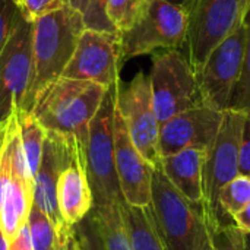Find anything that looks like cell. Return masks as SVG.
I'll list each match as a JSON object with an SVG mask.
<instances>
[{
	"mask_svg": "<svg viewBox=\"0 0 250 250\" xmlns=\"http://www.w3.org/2000/svg\"><path fill=\"white\" fill-rule=\"evenodd\" d=\"M105 91L94 82L59 78L38 97L31 113L47 132L75 136L85 145Z\"/></svg>",
	"mask_w": 250,
	"mask_h": 250,
	"instance_id": "obj_2",
	"label": "cell"
},
{
	"mask_svg": "<svg viewBox=\"0 0 250 250\" xmlns=\"http://www.w3.org/2000/svg\"><path fill=\"white\" fill-rule=\"evenodd\" d=\"M231 220H233V224L240 231H243L245 234H250V202L242 211H239Z\"/></svg>",
	"mask_w": 250,
	"mask_h": 250,
	"instance_id": "obj_33",
	"label": "cell"
},
{
	"mask_svg": "<svg viewBox=\"0 0 250 250\" xmlns=\"http://www.w3.org/2000/svg\"><path fill=\"white\" fill-rule=\"evenodd\" d=\"M104 4H105V0H89L88 7L83 13L85 26L91 29H98V31L116 32L105 16Z\"/></svg>",
	"mask_w": 250,
	"mask_h": 250,
	"instance_id": "obj_29",
	"label": "cell"
},
{
	"mask_svg": "<svg viewBox=\"0 0 250 250\" xmlns=\"http://www.w3.org/2000/svg\"><path fill=\"white\" fill-rule=\"evenodd\" d=\"M85 28L83 15L69 4L32 22V73L23 111L31 113L38 97L62 78Z\"/></svg>",
	"mask_w": 250,
	"mask_h": 250,
	"instance_id": "obj_1",
	"label": "cell"
},
{
	"mask_svg": "<svg viewBox=\"0 0 250 250\" xmlns=\"http://www.w3.org/2000/svg\"><path fill=\"white\" fill-rule=\"evenodd\" d=\"M218 201L223 212L229 218H233L250 202V176H236L223 188Z\"/></svg>",
	"mask_w": 250,
	"mask_h": 250,
	"instance_id": "obj_24",
	"label": "cell"
},
{
	"mask_svg": "<svg viewBox=\"0 0 250 250\" xmlns=\"http://www.w3.org/2000/svg\"><path fill=\"white\" fill-rule=\"evenodd\" d=\"M207 151L188 148L161 158V170L173 186L196 208L204 205L202 167Z\"/></svg>",
	"mask_w": 250,
	"mask_h": 250,
	"instance_id": "obj_17",
	"label": "cell"
},
{
	"mask_svg": "<svg viewBox=\"0 0 250 250\" xmlns=\"http://www.w3.org/2000/svg\"><path fill=\"white\" fill-rule=\"evenodd\" d=\"M32 22L18 16L12 34L0 51V125L21 111L32 73Z\"/></svg>",
	"mask_w": 250,
	"mask_h": 250,
	"instance_id": "obj_10",
	"label": "cell"
},
{
	"mask_svg": "<svg viewBox=\"0 0 250 250\" xmlns=\"http://www.w3.org/2000/svg\"><path fill=\"white\" fill-rule=\"evenodd\" d=\"M195 250H215L211 231L208 230L207 224L204 226V229H202V231L199 234V240H198V245H196V249Z\"/></svg>",
	"mask_w": 250,
	"mask_h": 250,
	"instance_id": "obj_35",
	"label": "cell"
},
{
	"mask_svg": "<svg viewBox=\"0 0 250 250\" xmlns=\"http://www.w3.org/2000/svg\"><path fill=\"white\" fill-rule=\"evenodd\" d=\"M114 163L123 201L133 207H148L154 167L133 145L117 107L114 113Z\"/></svg>",
	"mask_w": 250,
	"mask_h": 250,
	"instance_id": "obj_14",
	"label": "cell"
},
{
	"mask_svg": "<svg viewBox=\"0 0 250 250\" xmlns=\"http://www.w3.org/2000/svg\"><path fill=\"white\" fill-rule=\"evenodd\" d=\"M149 82L160 125L185 110L202 104L196 73L189 59L179 50H164L152 54Z\"/></svg>",
	"mask_w": 250,
	"mask_h": 250,
	"instance_id": "obj_8",
	"label": "cell"
},
{
	"mask_svg": "<svg viewBox=\"0 0 250 250\" xmlns=\"http://www.w3.org/2000/svg\"><path fill=\"white\" fill-rule=\"evenodd\" d=\"M189 12L168 0H148L138 21L119 34L123 63L145 54L179 50L188 38Z\"/></svg>",
	"mask_w": 250,
	"mask_h": 250,
	"instance_id": "obj_5",
	"label": "cell"
},
{
	"mask_svg": "<svg viewBox=\"0 0 250 250\" xmlns=\"http://www.w3.org/2000/svg\"><path fill=\"white\" fill-rule=\"evenodd\" d=\"M0 129H1V125H0Z\"/></svg>",
	"mask_w": 250,
	"mask_h": 250,
	"instance_id": "obj_40",
	"label": "cell"
},
{
	"mask_svg": "<svg viewBox=\"0 0 250 250\" xmlns=\"http://www.w3.org/2000/svg\"><path fill=\"white\" fill-rule=\"evenodd\" d=\"M215 250H243L245 233L240 231L233 223L209 230Z\"/></svg>",
	"mask_w": 250,
	"mask_h": 250,
	"instance_id": "obj_28",
	"label": "cell"
},
{
	"mask_svg": "<svg viewBox=\"0 0 250 250\" xmlns=\"http://www.w3.org/2000/svg\"><path fill=\"white\" fill-rule=\"evenodd\" d=\"M245 117L246 113L243 111L233 108L224 111L220 130L205 155L202 167V211L208 230H215L221 226L231 224L229 221L231 218L223 212L218 199L223 188L240 174L239 154Z\"/></svg>",
	"mask_w": 250,
	"mask_h": 250,
	"instance_id": "obj_3",
	"label": "cell"
},
{
	"mask_svg": "<svg viewBox=\"0 0 250 250\" xmlns=\"http://www.w3.org/2000/svg\"><path fill=\"white\" fill-rule=\"evenodd\" d=\"M246 26V47H245V57H243V66H242V73L240 79L231 101L230 108L250 113V6L248 9V13L243 21Z\"/></svg>",
	"mask_w": 250,
	"mask_h": 250,
	"instance_id": "obj_25",
	"label": "cell"
},
{
	"mask_svg": "<svg viewBox=\"0 0 250 250\" xmlns=\"http://www.w3.org/2000/svg\"><path fill=\"white\" fill-rule=\"evenodd\" d=\"M70 135H62L54 132H47L42 155L37 174L34 176V201L35 204L53 223L57 239L63 237L72 230L70 226L62 217L57 199V183L59 174L64 161L67 141Z\"/></svg>",
	"mask_w": 250,
	"mask_h": 250,
	"instance_id": "obj_16",
	"label": "cell"
},
{
	"mask_svg": "<svg viewBox=\"0 0 250 250\" xmlns=\"http://www.w3.org/2000/svg\"><path fill=\"white\" fill-rule=\"evenodd\" d=\"M245 47L246 26L243 23L211 51L196 75L204 105L220 111L230 108L242 73Z\"/></svg>",
	"mask_w": 250,
	"mask_h": 250,
	"instance_id": "obj_11",
	"label": "cell"
},
{
	"mask_svg": "<svg viewBox=\"0 0 250 250\" xmlns=\"http://www.w3.org/2000/svg\"><path fill=\"white\" fill-rule=\"evenodd\" d=\"M28 230L34 250H59V239L50 218L35 205H31L28 214Z\"/></svg>",
	"mask_w": 250,
	"mask_h": 250,
	"instance_id": "obj_22",
	"label": "cell"
},
{
	"mask_svg": "<svg viewBox=\"0 0 250 250\" xmlns=\"http://www.w3.org/2000/svg\"><path fill=\"white\" fill-rule=\"evenodd\" d=\"M122 64L119 34L85 28L62 78L94 82L108 88L120 81Z\"/></svg>",
	"mask_w": 250,
	"mask_h": 250,
	"instance_id": "obj_12",
	"label": "cell"
},
{
	"mask_svg": "<svg viewBox=\"0 0 250 250\" xmlns=\"http://www.w3.org/2000/svg\"><path fill=\"white\" fill-rule=\"evenodd\" d=\"M151 209L166 250H195L205 226L204 211L192 205L167 179L161 167L151 179Z\"/></svg>",
	"mask_w": 250,
	"mask_h": 250,
	"instance_id": "obj_6",
	"label": "cell"
},
{
	"mask_svg": "<svg viewBox=\"0 0 250 250\" xmlns=\"http://www.w3.org/2000/svg\"><path fill=\"white\" fill-rule=\"evenodd\" d=\"M223 117L224 111L201 104L166 120L160 125L161 158L188 148L208 151L220 130Z\"/></svg>",
	"mask_w": 250,
	"mask_h": 250,
	"instance_id": "obj_13",
	"label": "cell"
},
{
	"mask_svg": "<svg viewBox=\"0 0 250 250\" xmlns=\"http://www.w3.org/2000/svg\"><path fill=\"white\" fill-rule=\"evenodd\" d=\"M59 250H82L73 227L69 233L59 239Z\"/></svg>",
	"mask_w": 250,
	"mask_h": 250,
	"instance_id": "obj_34",
	"label": "cell"
},
{
	"mask_svg": "<svg viewBox=\"0 0 250 250\" xmlns=\"http://www.w3.org/2000/svg\"><path fill=\"white\" fill-rule=\"evenodd\" d=\"M7 246H9V243H7V240L1 231V227H0V250H7Z\"/></svg>",
	"mask_w": 250,
	"mask_h": 250,
	"instance_id": "obj_38",
	"label": "cell"
},
{
	"mask_svg": "<svg viewBox=\"0 0 250 250\" xmlns=\"http://www.w3.org/2000/svg\"><path fill=\"white\" fill-rule=\"evenodd\" d=\"M7 250H34L32 249V243H31V236H29L28 224H25L19 230V233L9 242Z\"/></svg>",
	"mask_w": 250,
	"mask_h": 250,
	"instance_id": "obj_32",
	"label": "cell"
},
{
	"mask_svg": "<svg viewBox=\"0 0 250 250\" xmlns=\"http://www.w3.org/2000/svg\"><path fill=\"white\" fill-rule=\"evenodd\" d=\"M120 209L129 233L132 250H166L149 207H133L122 201Z\"/></svg>",
	"mask_w": 250,
	"mask_h": 250,
	"instance_id": "obj_19",
	"label": "cell"
},
{
	"mask_svg": "<svg viewBox=\"0 0 250 250\" xmlns=\"http://www.w3.org/2000/svg\"><path fill=\"white\" fill-rule=\"evenodd\" d=\"M116 107L141 155L154 168L161 167L160 123L154 110L149 75L138 72L127 85L120 82Z\"/></svg>",
	"mask_w": 250,
	"mask_h": 250,
	"instance_id": "obj_9",
	"label": "cell"
},
{
	"mask_svg": "<svg viewBox=\"0 0 250 250\" xmlns=\"http://www.w3.org/2000/svg\"><path fill=\"white\" fill-rule=\"evenodd\" d=\"M75 233L78 236L79 245L82 250H105L104 242L101 239V234L98 231L95 218L92 212L89 211L88 215H85L78 224L73 226Z\"/></svg>",
	"mask_w": 250,
	"mask_h": 250,
	"instance_id": "obj_26",
	"label": "cell"
},
{
	"mask_svg": "<svg viewBox=\"0 0 250 250\" xmlns=\"http://www.w3.org/2000/svg\"><path fill=\"white\" fill-rule=\"evenodd\" d=\"M119 83L120 81L107 88L101 105L88 129L85 168L92 193V208L123 201L114 163V113Z\"/></svg>",
	"mask_w": 250,
	"mask_h": 250,
	"instance_id": "obj_4",
	"label": "cell"
},
{
	"mask_svg": "<svg viewBox=\"0 0 250 250\" xmlns=\"http://www.w3.org/2000/svg\"><path fill=\"white\" fill-rule=\"evenodd\" d=\"M18 16V7L13 0H0V51L6 45L15 21Z\"/></svg>",
	"mask_w": 250,
	"mask_h": 250,
	"instance_id": "obj_30",
	"label": "cell"
},
{
	"mask_svg": "<svg viewBox=\"0 0 250 250\" xmlns=\"http://www.w3.org/2000/svg\"><path fill=\"white\" fill-rule=\"evenodd\" d=\"M105 250H132L120 202L91 209Z\"/></svg>",
	"mask_w": 250,
	"mask_h": 250,
	"instance_id": "obj_20",
	"label": "cell"
},
{
	"mask_svg": "<svg viewBox=\"0 0 250 250\" xmlns=\"http://www.w3.org/2000/svg\"><path fill=\"white\" fill-rule=\"evenodd\" d=\"M239 171L240 174L250 176V113H246L242 141H240V154H239Z\"/></svg>",
	"mask_w": 250,
	"mask_h": 250,
	"instance_id": "obj_31",
	"label": "cell"
},
{
	"mask_svg": "<svg viewBox=\"0 0 250 250\" xmlns=\"http://www.w3.org/2000/svg\"><path fill=\"white\" fill-rule=\"evenodd\" d=\"M66 3L83 15V13H85V10H86V7H88L89 0H66Z\"/></svg>",
	"mask_w": 250,
	"mask_h": 250,
	"instance_id": "obj_36",
	"label": "cell"
},
{
	"mask_svg": "<svg viewBox=\"0 0 250 250\" xmlns=\"http://www.w3.org/2000/svg\"><path fill=\"white\" fill-rule=\"evenodd\" d=\"M32 201L34 192L16 174H12L0 202V227L7 243L26 224Z\"/></svg>",
	"mask_w": 250,
	"mask_h": 250,
	"instance_id": "obj_18",
	"label": "cell"
},
{
	"mask_svg": "<svg viewBox=\"0 0 250 250\" xmlns=\"http://www.w3.org/2000/svg\"><path fill=\"white\" fill-rule=\"evenodd\" d=\"M16 122H18L22 149H23L29 171L34 177L40 167L47 130L37 120V117L29 111H23V110L16 111Z\"/></svg>",
	"mask_w": 250,
	"mask_h": 250,
	"instance_id": "obj_21",
	"label": "cell"
},
{
	"mask_svg": "<svg viewBox=\"0 0 250 250\" xmlns=\"http://www.w3.org/2000/svg\"><path fill=\"white\" fill-rule=\"evenodd\" d=\"M18 10L23 18L34 22L35 19L53 13L63 6H66V0H13Z\"/></svg>",
	"mask_w": 250,
	"mask_h": 250,
	"instance_id": "obj_27",
	"label": "cell"
},
{
	"mask_svg": "<svg viewBox=\"0 0 250 250\" xmlns=\"http://www.w3.org/2000/svg\"><path fill=\"white\" fill-rule=\"evenodd\" d=\"M148 0H105V16L117 34L127 31L141 16Z\"/></svg>",
	"mask_w": 250,
	"mask_h": 250,
	"instance_id": "obj_23",
	"label": "cell"
},
{
	"mask_svg": "<svg viewBox=\"0 0 250 250\" xmlns=\"http://www.w3.org/2000/svg\"><path fill=\"white\" fill-rule=\"evenodd\" d=\"M57 199L63 220L73 227L92 209V193L85 168V145L69 136L64 161L59 174Z\"/></svg>",
	"mask_w": 250,
	"mask_h": 250,
	"instance_id": "obj_15",
	"label": "cell"
},
{
	"mask_svg": "<svg viewBox=\"0 0 250 250\" xmlns=\"http://www.w3.org/2000/svg\"><path fill=\"white\" fill-rule=\"evenodd\" d=\"M243 250H250V234H245V248Z\"/></svg>",
	"mask_w": 250,
	"mask_h": 250,
	"instance_id": "obj_39",
	"label": "cell"
},
{
	"mask_svg": "<svg viewBox=\"0 0 250 250\" xmlns=\"http://www.w3.org/2000/svg\"><path fill=\"white\" fill-rule=\"evenodd\" d=\"M170 3H174V4H177V6H182V7H185L188 12H189V9H190V6H192V1L193 0H168Z\"/></svg>",
	"mask_w": 250,
	"mask_h": 250,
	"instance_id": "obj_37",
	"label": "cell"
},
{
	"mask_svg": "<svg viewBox=\"0 0 250 250\" xmlns=\"http://www.w3.org/2000/svg\"><path fill=\"white\" fill-rule=\"evenodd\" d=\"M250 0H193L189 9V63L198 75L211 51L240 25Z\"/></svg>",
	"mask_w": 250,
	"mask_h": 250,
	"instance_id": "obj_7",
	"label": "cell"
}]
</instances>
